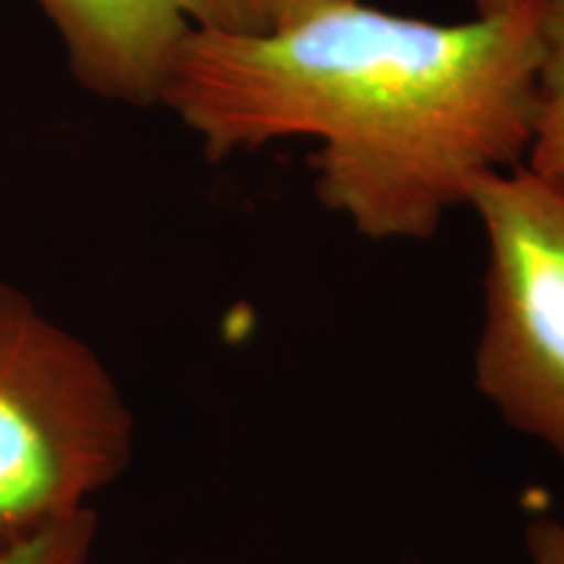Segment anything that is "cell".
I'll use <instances>...</instances> for the list:
<instances>
[{"label": "cell", "instance_id": "obj_7", "mask_svg": "<svg viewBox=\"0 0 564 564\" xmlns=\"http://www.w3.org/2000/svg\"><path fill=\"white\" fill-rule=\"evenodd\" d=\"M525 564H564V514H549L528 525Z\"/></svg>", "mask_w": 564, "mask_h": 564}, {"label": "cell", "instance_id": "obj_8", "mask_svg": "<svg viewBox=\"0 0 564 564\" xmlns=\"http://www.w3.org/2000/svg\"><path fill=\"white\" fill-rule=\"evenodd\" d=\"M340 3H356V0H262L267 32L278 30V26L293 24L295 19L306 17V13Z\"/></svg>", "mask_w": 564, "mask_h": 564}, {"label": "cell", "instance_id": "obj_5", "mask_svg": "<svg viewBox=\"0 0 564 564\" xmlns=\"http://www.w3.org/2000/svg\"><path fill=\"white\" fill-rule=\"evenodd\" d=\"M539 112L525 165L564 181V0H539Z\"/></svg>", "mask_w": 564, "mask_h": 564}, {"label": "cell", "instance_id": "obj_9", "mask_svg": "<svg viewBox=\"0 0 564 564\" xmlns=\"http://www.w3.org/2000/svg\"><path fill=\"white\" fill-rule=\"evenodd\" d=\"M470 9H474L476 17H497V13H505L514 9L520 0H468Z\"/></svg>", "mask_w": 564, "mask_h": 564}, {"label": "cell", "instance_id": "obj_4", "mask_svg": "<svg viewBox=\"0 0 564 564\" xmlns=\"http://www.w3.org/2000/svg\"><path fill=\"white\" fill-rule=\"evenodd\" d=\"M82 87L110 102L160 105L192 30L267 32L262 0H37Z\"/></svg>", "mask_w": 564, "mask_h": 564}, {"label": "cell", "instance_id": "obj_2", "mask_svg": "<svg viewBox=\"0 0 564 564\" xmlns=\"http://www.w3.org/2000/svg\"><path fill=\"white\" fill-rule=\"evenodd\" d=\"M133 432L102 358L0 282V549L91 510L129 470Z\"/></svg>", "mask_w": 564, "mask_h": 564}, {"label": "cell", "instance_id": "obj_3", "mask_svg": "<svg viewBox=\"0 0 564 564\" xmlns=\"http://www.w3.org/2000/svg\"><path fill=\"white\" fill-rule=\"evenodd\" d=\"M484 232L478 392L564 468V181L518 165L478 178Z\"/></svg>", "mask_w": 564, "mask_h": 564}, {"label": "cell", "instance_id": "obj_6", "mask_svg": "<svg viewBox=\"0 0 564 564\" xmlns=\"http://www.w3.org/2000/svg\"><path fill=\"white\" fill-rule=\"evenodd\" d=\"M97 528V512L84 510L21 544L0 549V564H89Z\"/></svg>", "mask_w": 564, "mask_h": 564}, {"label": "cell", "instance_id": "obj_1", "mask_svg": "<svg viewBox=\"0 0 564 564\" xmlns=\"http://www.w3.org/2000/svg\"><path fill=\"white\" fill-rule=\"evenodd\" d=\"M535 74L539 0L460 24L356 0L270 32L192 30L160 105L212 162L314 139L324 207L369 241H426L478 178L525 165Z\"/></svg>", "mask_w": 564, "mask_h": 564}]
</instances>
